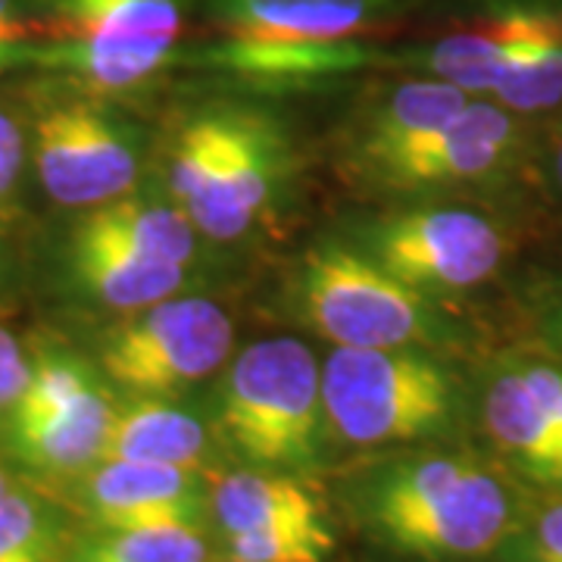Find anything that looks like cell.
I'll list each match as a JSON object with an SVG mask.
<instances>
[{
	"label": "cell",
	"instance_id": "1",
	"mask_svg": "<svg viewBox=\"0 0 562 562\" xmlns=\"http://www.w3.org/2000/svg\"><path fill=\"white\" fill-rule=\"evenodd\" d=\"M322 375L306 344L260 341L232 366L222 422L257 469H310L322 453Z\"/></svg>",
	"mask_w": 562,
	"mask_h": 562
},
{
	"label": "cell",
	"instance_id": "2",
	"mask_svg": "<svg viewBox=\"0 0 562 562\" xmlns=\"http://www.w3.org/2000/svg\"><path fill=\"white\" fill-rule=\"evenodd\" d=\"M322 403L344 441L375 447L441 431L457 394L441 366L401 347H338L322 372Z\"/></svg>",
	"mask_w": 562,
	"mask_h": 562
},
{
	"label": "cell",
	"instance_id": "3",
	"mask_svg": "<svg viewBox=\"0 0 562 562\" xmlns=\"http://www.w3.org/2000/svg\"><path fill=\"white\" fill-rule=\"evenodd\" d=\"M301 301L310 322L338 347L394 350L428 328L422 291L344 247H322L306 257Z\"/></svg>",
	"mask_w": 562,
	"mask_h": 562
},
{
	"label": "cell",
	"instance_id": "4",
	"mask_svg": "<svg viewBox=\"0 0 562 562\" xmlns=\"http://www.w3.org/2000/svg\"><path fill=\"white\" fill-rule=\"evenodd\" d=\"M232 338L235 328L220 303L166 297L113 328L101 362L113 382L135 394H169L220 369Z\"/></svg>",
	"mask_w": 562,
	"mask_h": 562
},
{
	"label": "cell",
	"instance_id": "5",
	"mask_svg": "<svg viewBox=\"0 0 562 562\" xmlns=\"http://www.w3.org/2000/svg\"><path fill=\"white\" fill-rule=\"evenodd\" d=\"M494 222L465 210L406 213L375 232V262L416 291H465L503 262Z\"/></svg>",
	"mask_w": 562,
	"mask_h": 562
},
{
	"label": "cell",
	"instance_id": "6",
	"mask_svg": "<svg viewBox=\"0 0 562 562\" xmlns=\"http://www.w3.org/2000/svg\"><path fill=\"white\" fill-rule=\"evenodd\" d=\"M35 169L63 206H98L135 181V154L120 128L91 103H60L35 122Z\"/></svg>",
	"mask_w": 562,
	"mask_h": 562
},
{
	"label": "cell",
	"instance_id": "7",
	"mask_svg": "<svg viewBox=\"0 0 562 562\" xmlns=\"http://www.w3.org/2000/svg\"><path fill=\"white\" fill-rule=\"evenodd\" d=\"M513 501L497 475L469 465L457 482L431 501L375 528L394 550L419 560L482 557L506 538Z\"/></svg>",
	"mask_w": 562,
	"mask_h": 562
},
{
	"label": "cell",
	"instance_id": "8",
	"mask_svg": "<svg viewBox=\"0 0 562 562\" xmlns=\"http://www.w3.org/2000/svg\"><path fill=\"white\" fill-rule=\"evenodd\" d=\"M484 425L513 465L538 484H562V369L525 366L497 375Z\"/></svg>",
	"mask_w": 562,
	"mask_h": 562
},
{
	"label": "cell",
	"instance_id": "9",
	"mask_svg": "<svg viewBox=\"0 0 562 562\" xmlns=\"http://www.w3.org/2000/svg\"><path fill=\"white\" fill-rule=\"evenodd\" d=\"M88 506L103 528H194L213 506L201 475L160 462H101L88 479Z\"/></svg>",
	"mask_w": 562,
	"mask_h": 562
},
{
	"label": "cell",
	"instance_id": "10",
	"mask_svg": "<svg viewBox=\"0 0 562 562\" xmlns=\"http://www.w3.org/2000/svg\"><path fill=\"white\" fill-rule=\"evenodd\" d=\"M509 140L513 122L506 110L497 103L469 101L453 120L375 162V169L394 188L453 184L494 169L503 160Z\"/></svg>",
	"mask_w": 562,
	"mask_h": 562
},
{
	"label": "cell",
	"instance_id": "11",
	"mask_svg": "<svg viewBox=\"0 0 562 562\" xmlns=\"http://www.w3.org/2000/svg\"><path fill=\"white\" fill-rule=\"evenodd\" d=\"M272 166V132L260 122L228 116V138L213 176L194 201L184 203L191 222L216 241L238 238L269 201Z\"/></svg>",
	"mask_w": 562,
	"mask_h": 562
},
{
	"label": "cell",
	"instance_id": "12",
	"mask_svg": "<svg viewBox=\"0 0 562 562\" xmlns=\"http://www.w3.org/2000/svg\"><path fill=\"white\" fill-rule=\"evenodd\" d=\"M550 13L513 10L491 20L482 29L450 35L428 50V69L443 81L469 91H497L503 76L525 54V47L541 35Z\"/></svg>",
	"mask_w": 562,
	"mask_h": 562
},
{
	"label": "cell",
	"instance_id": "13",
	"mask_svg": "<svg viewBox=\"0 0 562 562\" xmlns=\"http://www.w3.org/2000/svg\"><path fill=\"white\" fill-rule=\"evenodd\" d=\"M72 276L81 288L106 306L116 310H144L172 297L181 288V266L154 260L122 244L98 241L72 232L69 244Z\"/></svg>",
	"mask_w": 562,
	"mask_h": 562
},
{
	"label": "cell",
	"instance_id": "14",
	"mask_svg": "<svg viewBox=\"0 0 562 562\" xmlns=\"http://www.w3.org/2000/svg\"><path fill=\"white\" fill-rule=\"evenodd\" d=\"M113 406L101 387L66 409L38 419L10 422V441L22 462L41 472H79L101 462Z\"/></svg>",
	"mask_w": 562,
	"mask_h": 562
},
{
	"label": "cell",
	"instance_id": "15",
	"mask_svg": "<svg viewBox=\"0 0 562 562\" xmlns=\"http://www.w3.org/2000/svg\"><path fill=\"white\" fill-rule=\"evenodd\" d=\"M206 60L241 79L266 81H303L347 72L366 60L360 41H262L222 35L216 47H210Z\"/></svg>",
	"mask_w": 562,
	"mask_h": 562
},
{
	"label": "cell",
	"instance_id": "16",
	"mask_svg": "<svg viewBox=\"0 0 562 562\" xmlns=\"http://www.w3.org/2000/svg\"><path fill=\"white\" fill-rule=\"evenodd\" d=\"M206 431L194 416L160 401H138L113 409L101 462H160L198 469Z\"/></svg>",
	"mask_w": 562,
	"mask_h": 562
},
{
	"label": "cell",
	"instance_id": "17",
	"mask_svg": "<svg viewBox=\"0 0 562 562\" xmlns=\"http://www.w3.org/2000/svg\"><path fill=\"white\" fill-rule=\"evenodd\" d=\"M375 0H262L220 7L225 35L266 41H350Z\"/></svg>",
	"mask_w": 562,
	"mask_h": 562
},
{
	"label": "cell",
	"instance_id": "18",
	"mask_svg": "<svg viewBox=\"0 0 562 562\" xmlns=\"http://www.w3.org/2000/svg\"><path fill=\"white\" fill-rule=\"evenodd\" d=\"M213 513L232 535H254L272 528L325 525L319 501L288 475L235 472L213 491Z\"/></svg>",
	"mask_w": 562,
	"mask_h": 562
},
{
	"label": "cell",
	"instance_id": "19",
	"mask_svg": "<svg viewBox=\"0 0 562 562\" xmlns=\"http://www.w3.org/2000/svg\"><path fill=\"white\" fill-rule=\"evenodd\" d=\"M76 235L122 244L144 257L176 262V266H184L188 257L194 254L191 216L181 210H172V206L138 201V198H116V201L98 203L76 225Z\"/></svg>",
	"mask_w": 562,
	"mask_h": 562
},
{
	"label": "cell",
	"instance_id": "20",
	"mask_svg": "<svg viewBox=\"0 0 562 562\" xmlns=\"http://www.w3.org/2000/svg\"><path fill=\"white\" fill-rule=\"evenodd\" d=\"M172 50L176 41L69 38L35 50V60L54 69H66L98 88H128L154 76L172 57Z\"/></svg>",
	"mask_w": 562,
	"mask_h": 562
},
{
	"label": "cell",
	"instance_id": "21",
	"mask_svg": "<svg viewBox=\"0 0 562 562\" xmlns=\"http://www.w3.org/2000/svg\"><path fill=\"white\" fill-rule=\"evenodd\" d=\"M465 103H469V94L443 79L403 85L387 98L382 113L372 122V132L362 144V160L372 166L382 162L384 157L397 154L406 144L441 128L443 122L453 120Z\"/></svg>",
	"mask_w": 562,
	"mask_h": 562
},
{
	"label": "cell",
	"instance_id": "22",
	"mask_svg": "<svg viewBox=\"0 0 562 562\" xmlns=\"http://www.w3.org/2000/svg\"><path fill=\"white\" fill-rule=\"evenodd\" d=\"M72 38L176 41L181 0H60Z\"/></svg>",
	"mask_w": 562,
	"mask_h": 562
},
{
	"label": "cell",
	"instance_id": "23",
	"mask_svg": "<svg viewBox=\"0 0 562 562\" xmlns=\"http://www.w3.org/2000/svg\"><path fill=\"white\" fill-rule=\"evenodd\" d=\"M203 557L206 547L194 528H106L66 562H203Z\"/></svg>",
	"mask_w": 562,
	"mask_h": 562
},
{
	"label": "cell",
	"instance_id": "24",
	"mask_svg": "<svg viewBox=\"0 0 562 562\" xmlns=\"http://www.w3.org/2000/svg\"><path fill=\"white\" fill-rule=\"evenodd\" d=\"M513 110H543L562 101V22L553 16L538 38L525 47L494 91Z\"/></svg>",
	"mask_w": 562,
	"mask_h": 562
},
{
	"label": "cell",
	"instance_id": "25",
	"mask_svg": "<svg viewBox=\"0 0 562 562\" xmlns=\"http://www.w3.org/2000/svg\"><path fill=\"white\" fill-rule=\"evenodd\" d=\"M0 562H66L57 516L13 487L0 497Z\"/></svg>",
	"mask_w": 562,
	"mask_h": 562
},
{
	"label": "cell",
	"instance_id": "26",
	"mask_svg": "<svg viewBox=\"0 0 562 562\" xmlns=\"http://www.w3.org/2000/svg\"><path fill=\"white\" fill-rule=\"evenodd\" d=\"M94 387H98V382H94V375H91V369L85 362L72 360V357H60V353H44L32 366L20 401L10 409V422L50 416V413L81 401Z\"/></svg>",
	"mask_w": 562,
	"mask_h": 562
},
{
	"label": "cell",
	"instance_id": "27",
	"mask_svg": "<svg viewBox=\"0 0 562 562\" xmlns=\"http://www.w3.org/2000/svg\"><path fill=\"white\" fill-rule=\"evenodd\" d=\"M225 138H228V116H201L184 128L169 172V184L181 203L194 201L201 194L225 150Z\"/></svg>",
	"mask_w": 562,
	"mask_h": 562
},
{
	"label": "cell",
	"instance_id": "28",
	"mask_svg": "<svg viewBox=\"0 0 562 562\" xmlns=\"http://www.w3.org/2000/svg\"><path fill=\"white\" fill-rule=\"evenodd\" d=\"M335 550L328 525L272 528L254 535H232L235 562H325Z\"/></svg>",
	"mask_w": 562,
	"mask_h": 562
},
{
	"label": "cell",
	"instance_id": "29",
	"mask_svg": "<svg viewBox=\"0 0 562 562\" xmlns=\"http://www.w3.org/2000/svg\"><path fill=\"white\" fill-rule=\"evenodd\" d=\"M29 372L32 362L25 360L20 341L7 328H0V416L16 406L22 387L29 382Z\"/></svg>",
	"mask_w": 562,
	"mask_h": 562
},
{
	"label": "cell",
	"instance_id": "30",
	"mask_svg": "<svg viewBox=\"0 0 562 562\" xmlns=\"http://www.w3.org/2000/svg\"><path fill=\"white\" fill-rule=\"evenodd\" d=\"M522 562H562V503L538 516L525 543Z\"/></svg>",
	"mask_w": 562,
	"mask_h": 562
},
{
	"label": "cell",
	"instance_id": "31",
	"mask_svg": "<svg viewBox=\"0 0 562 562\" xmlns=\"http://www.w3.org/2000/svg\"><path fill=\"white\" fill-rule=\"evenodd\" d=\"M22 132L16 122L0 110V198L13 191L22 169Z\"/></svg>",
	"mask_w": 562,
	"mask_h": 562
},
{
	"label": "cell",
	"instance_id": "32",
	"mask_svg": "<svg viewBox=\"0 0 562 562\" xmlns=\"http://www.w3.org/2000/svg\"><path fill=\"white\" fill-rule=\"evenodd\" d=\"M25 35H29L25 22L13 16L10 3H0V60L10 57V54H16L20 44L25 41Z\"/></svg>",
	"mask_w": 562,
	"mask_h": 562
},
{
	"label": "cell",
	"instance_id": "33",
	"mask_svg": "<svg viewBox=\"0 0 562 562\" xmlns=\"http://www.w3.org/2000/svg\"><path fill=\"white\" fill-rule=\"evenodd\" d=\"M557 179L562 184V135H560V147H557Z\"/></svg>",
	"mask_w": 562,
	"mask_h": 562
},
{
	"label": "cell",
	"instance_id": "34",
	"mask_svg": "<svg viewBox=\"0 0 562 562\" xmlns=\"http://www.w3.org/2000/svg\"><path fill=\"white\" fill-rule=\"evenodd\" d=\"M7 491H10V479H7V475H3V469H0V497H3Z\"/></svg>",
	"mask_w": 562,
	"mask_h": 562
},
{
	"label": "cell",
	"instance_id": "35",
	"mask_svg": "<svg viewBox=\"0 0 562 562\" xmlns=\"http://www.w3.org/2000/svg\"><path fill=\"white\" fill-rule=\"evenodd\" d=\"M235 3H262V0H220V7H235Z\"/></svg>",
	"mask_w": 562,
	"mask_h": 562
},
{
	"label": "cell",
	"instance_id": "36",
	"mask_svg": "<svg viewBox=\"0 0 562 562\" xmlns=\"http://www.w3.org/2000/svg\"><path fill=\"white\" fill-rule=\"evenodd\" d=\"M560 335H562V310H560Z\"/></svg>",
	"mask_w": 562,
	"mask_h": 562
},
{
	"label": "cell",
	"instance_id": "37",
	"mask_svg": "<svg viewBox=\"0 0 562 562\" xmlns=\"http://www.w3.org/2000/svg\"><path fill=\"white\" fill-rule=\"evenodd\" d=\"M0 3H10V0H0Z\"/></svg>",
	"mask_w": 562,
	"mask_h": 562
}]
</instances>
